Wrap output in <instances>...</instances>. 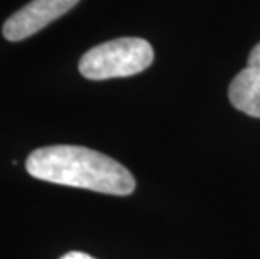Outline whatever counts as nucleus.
I'll return each mask as SVG.
<instances>
[{
    "mask_svg": "<svg viewBox=\"0 0 260 259\" xmlns=\"http://www.w3.org/2000/svg\"><path fill=\"white\" fill-rule=\"evenodd\" d=\"M25 170L37 180L108 195H129L136 187L135 177L124 165L101 152L77 145L37 148L27 157Z\"/></svg>",
    "mask_w": 260,
    "mask_h": 259,
    "instance_id": "obj_1",
    "label": "nucleus"
},
{
    "mask_svg": "<svg viewBox=\"0 0 260 259\" xmlns=\"http://www.w3.org/2000/svg\"><path fill=\"white\" fill-rule=\"evenodd\" d=\"M154 61L151 44L141 37H119L89 49L79 61L86 79L104 81L143 73Z\"/></svg>",
    "mask_w": 260,
    "mask_h": 259,
    "instance_id": "obj_2",
    "label": "nucleus"
},
{
    "mask_svg": "<svg viewBox=\"0 0 260 259\" xmlns=\"http://www.w3.org/2000/svg\"><path fill=\"white\" fill-rule=\"evenodd\" d=\"M77 2L79 0H30L5 20L2 34L10 42L24 41L68 14Z\"/></svg>",
    "mask_w": 260,
    "mask_h": 259,
    "instance_id": "obj_3",
    "label": "nucleus"
},
{
    "mask_svg": "<svg viewBox=\"0 0 260 259\" xmlns=\"http://www.w3.org/2000/svg\"><path fill=\"white\" fill-rule=\"evenodd\" d=\"M229 100L239 111L260 118V42L250 51L247 68L230 82Z\"/></svg>",
    "mask_w": 260,
    "mask_h": 259,
    "instance_id": "obj_4",
    "label": "nucleus"
},
{
    "mask_svg": "<svg viewBox=\"0 0 260 259\" xmlns=\"http://www.w3.org/2000/svg\"><path fill=\"white\" fill-rule=\"evenodd\" d=\"M59 259H96V257H92V256L86 254V252H81V251H71V252H68V254L60 256Z\"/></svg>",
    "mask_w": 260,
    "mask_h": 259,
    "instance_id": "obj_5",
    "label": "nucleus"
}]
</instances>
